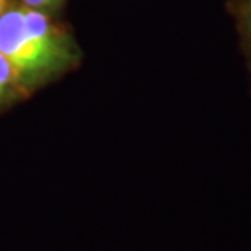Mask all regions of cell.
<instances>
[{
  "label": "cell",
  "instance_id": "cell-5",
  "mask_svg": "<svg viewBox=\"0 0 251 251\" xmlns=\"http://www.w3.org/2000/svg\"><path fill=\"white\" fill-rule=\"evenodd\" d=\"M8 5H10V0H0V13H2Z\"/></svg>",
  "mask_w": 251,
  "mask_h": 251
},
{
  "label": "cell",
  "instance_id": "cell-2",
  "mask_svg": "<svg viewBox=\"0 0 251 251\" xmlns=\"http://www.w3.org/2000/svg\"><path fill=\"white\" fill-rule=\"evenodd\" d=\"M225 7L233 20L235 31L238 36V46L248 74V85L251 93V0H227Z\"/></svg>",
  "mask_w": 251,
  "mask_h": 251
},
{
  "label": "cell",
  "instance_id": "cell-4",
  "mask_svg": "<svg viewBox=\"0 0 251 251\" xmlns=\"http://www.w3.org/2000/svg\"><path fill=\"white\" fill-rule=\"evenodd\" d=\"M22 3L25 7L49 13V12H56V10L61 8L64 0H22Z\"/></svg>",
  "mask_w": 251,
  "mask_h": 251
},
{
  "label": "cell",
  "instance_id": "cell-3",
  "mask_svg": "<svg viewBox=\"0 0 251 251\" xmlns=\"http://www.w3.org/2000/svg\"><path fill=\"white\" fill-rule=\"evenodd\" d=\"M26 97V90L20 83L12 64L0 54V111Z\"/></svg>",
  "mask_w": 251,
  "mask_h": 251
},
{
  "label": "cell",
  "instance_id": "cell-1",
  "mask_svg": "<svg viewBox=\"0 0 251 251\" xmlns=\"http://www.w3.org/2000/svg\"><path fill=\"white\" fill-rule=\"evenodd\" d=\"M0 54L28 95L75 69L82 57L64 25L25 5H8L0 13Z\"/></svg>",
  "mask_w": 251,
  "mask_h": 251
}]
</instances>
